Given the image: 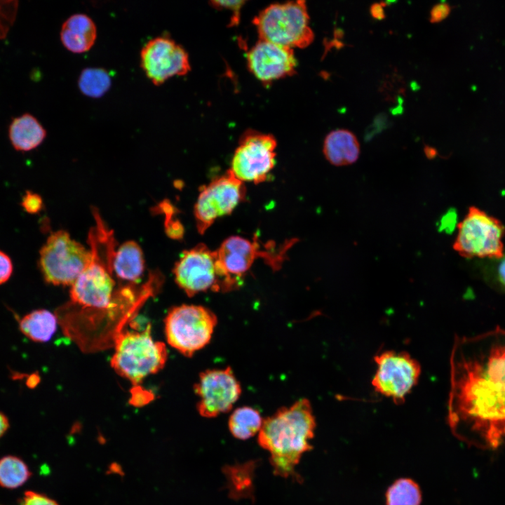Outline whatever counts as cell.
<instances>
[{
    "mask_svg": "<svg viewBox=\"0 0 505 505\" xmlns=\"http://www.w3.org/2000/svg\"><path fill=\"white\" fill-rule=\"evenodd\" d=\"M8 135L16 150L28 152L41 144L46 136V131L34 116L25 114L12 121Z\"/></svg>",
    "mask_w": 505,
    "mask_h": 505,
    "instance_id": "obj_20",
    "label": "cell"
},
{
    "mask_svg": "<svg viewBox=\"0 0 505 505\" xmlns=\"http://www.w3.org/2000/svg\"><path fill=\"white\" fill-rule=\"evenodd\" d=\"M386 505H420L422 494L419 485L410 478H400L388 489Z\"/></svg>",
    "mask_w": 505,
    "mask_h": 505,
    "instance_id": "obj_26",
    "label": "cell"
},
{
    "mask_svg": "<svg viewBox=\"0 0 505 505\" xmlns=\"http://www.w3.org/2000/svg\"><path fill=\"white\" fill-rule=\"evenodd\" d=\"M194 391L198 413L213 418L230 411L241 393V386L231 367L206 370L199 375Z\"/></svg>",
    "mask_w": 505,
    "mask_h": 505,
    "instance_id": "obj_15",
    "label": "cell"
},
{
    "mask_svg": "<svg viewBox=\"0 0 505 505\" xmlns=\"http://www.w3.org/2000/svg\"><path fill=\"white\" fill-rule=\"evenodd\" d=\"M13 272V264L11 258L0 250V285L6 282Z\"/></svg>",
    "mask_w": 505,
    "mask_h": 505,
    "instance_id": "obj_34",
    "label": "cell"
},
{
    "mask_svg": "<svg viewBox=\"0 0 505 505\" xmlns=\"http://www.w3.org/2000/svg\"><path fill=\"white\" fill-rule=\"evenodd\" d=\"M290 241L281 250H262L256 241H250L238 236L227 238L215 250L219 272L222 281V292H229L241 286L243 277L258 257L272 268L278 269L285 259L284 255L293 243Z\"/></svg>",
    "mask_w": 505,
    "mask_h": 505,
    "instance_id": "obj_7",
    "label": "cell"
},
{
    "mask_svg": "<svg viewBox=\"0 0 505 505\" xmlns=\"http://www.w3.org/2000/svg\"><path fill=\"white\" fill-rule=\"evenodd\" d=\"M245 196L243 182L230 170L203 187L194 207L198 231L204 234L217 218L231 213Z\"/></svg>",
    "mask_w": 505,
    "mask_h": 505,
    "instance_id": "obj_13",
    "label": "cell"
},
{
    "mask_svg": "<svg viewBox=\"0 0 505 505\" xmlns=\"http://www.w3.org/2000/svg\"><path fill=\"white\" fill-rule=\"evenodd\" d=\"M18 1H0V39H4L15 22Z\"/></svg>",
    "mask_w": 505,
    "mask_h": 505,
    "instance_id": "obj_28",
    "label": "cell"
},
{
    "mask_svg": "<svg viewBox=\"0 0 505 505\" xmlns=\"http://www.w3.org/2000/svg\"><path fill=\"white\" fill-rule=\"evenodd\" d=\"M217 323L216 315L203 306L174 307L164 319L166 337L172 347L191 357L210 342Z\"/></svg>",
    "mask_w": 505,
    "mask_h": 505,
    "instance_id": "obj_5",
    "label": "cell"
},
{
    "mask_svg": "<svg viewBox=\"0 0 505 505\" xmlns=\"http://www.w3.org/2000/svg\"><path fill=\"white\" fill-rule=\"evenodd\" d=\"M140 67L146 76L157 86L191 70L187 52L168 36L154 37L143 46L140 50Z\"/></svg>",
    "mask_w": 505,
    "mask_h": 505,
    "instance_id": "obj_14",
    "label": "cell"
},
{
    "mask_svg": "<svg viewBox=\"0 0 505 505\" xmlns=\"http://www.w3.org/2000/svg\"><path fill=\"white\" fill-rule=\"evenodd\" d=\"M323 154L332 165L343 166L355 163L360 155V144L356 135L345 129L331 131L323 143Z\"/></svg>",
    "mask_w": 505,
    "mask_h": 505,
    "instance_id": "obj_19",
    "label": "cell"
},
{
    "mask_svg": "<svg viewBox=\"0 0 505 505\" xmlns=\"http://www.w3.org/2000/svg\"><path fill=\"white\" fill-rule=\"evenodd\" d=\"M276 140L270 134L246 130L239 140L229 169L241 182H264L275 165Z\"/></svg>",
    "mask_w": 505,
    "mask_h": 505,
    "instance_id": "obj_10",
    "label": "cell"
},
{
    "mask_svg": "<svg viewBox=\"0 0 505 505\" xmlns=\"http://www.w3.org/2000/svg\"><path fill=\"white\" fill-rule=\"evenodd\" d=\"M9 427L8 418L0 412V438L4 435Z\"/></svg>",
    "mask_w": 505,
    "mask_h": 505,
    "instance_id": "obj_37",
    "label": "cell"
},
{
    "mask_svg": "<svg viewBox=\"0 0 505 505\" xmlns=\"http://www.w3.org/2000/svg\"><path fill=\"white\" fill-rule=\"evenodd\" d=\"M455 222L456 213L454 211L449 210L443 215L439 224V230H443L449 233L454 229Z\"/></svg>",
    "mask_w": 505,
    "mask_h": 505,
    "instance_id": "obj_35",
    "label": "cell"
},
{
    "mask_svg": "<svg viewBox=\"0 0 505 505\" xmlns=\"http://www.w3.org/2000/svg\"><path fill=\"white\" fill-rule=\"evenodd\" d=\"M105 248V262L109 271L119 279L136 282L144 271V260L140 246L133 241H128L116 250V241L109 233L101 241Z\"/></svg>",
    "mask_w": 505,
    "mask_h": 505,
    "instance_id": "obj_17",
    "label": "cell"
},
{
    "mask_svg": "<svg viewBox=\"0 0 505 505\" xmlns=\"http://www.w3.org/2000/svg\"><path fill=\"white\" fill-rule=\"evenodd\" d=\"M264 419L260 412L252 407L236 408L230 415L228 427L231 435L239 440H247L259 433Z\"/></svg>",
    "mask_w": 505,
    "mask_h": 505,
    "instance_id": "obj_23",
    "label": "cell"
},
{
    "mask_svg": "<svg viewBox=\"0 0 505 505\" xmlns=\"http://www.w3.org/2000/svg\"><path fill=\"white\" fill-rule=\"evenodd\" d=\"M173 273L176 283L189 297L208 290L222 292L216 252L204 244L185 250L175 263Z\"/></svg>",
    "mask_w": 505,
    "mask_h": 505,
    "instance_id": "obj_12",
    "label": "cell"
},
{
    "mask_svg": "<svg viewBox=\"0 0 505 505\" xmlns=\"http://www.w3.org/2000/svg\"><path fill=\"white\" fill-rule=\"evenodd\" d=\"M32 473L27 464L20 458L8 455L0 459V486L15 489L25 484Z\"/></svg>",
    "mask_w": 505,
    "mask_h": 505,
    "instance_id": "obj_25",
    "label": "cell"
},
{
    "mask_svg": "<svg viewBox=\"0 0 505 505\" xmlns=\"http://www.w3.org/2000/svg\"><path fill=\"white\" fill-rule=\"evenodd\" d=\"M424 152H425L426 157H428L429 159H432V158L435 157L437 154L436 150L434 148L429 147V146H425Z\"/></svg>",
    "mask_w": 505,
    "mask_h": 505,
    "instance_id": "obj_38",
    "label": "cell"
},
{
    "mask_svg": "<svg viewBox=\"0 0 505 505\" xmlns=\"http://www.w3.org/2000/svg\"><path fill=\"white\" fill-rule=\"evenodd\" d=\"M371 16L377 20H384L386 17L384 6L382 3H374L370 6V8Z\"/></svg>",
    "mask_w": 505,
    "mask_h": 505,
    "instance_id": "obj_36",
    "label": "cell"
},
{
    "mask_svg": "<svg viewBox=\"0 0 505 505\" xmlns=\"http://www.w3.org/2000/svg\"><path fill=\"white\" fill-rule=\"evenodd\" d=\"M450 11V6L445 2L436 4L430 11L429 20L431 23L440 22L448 17Z\"/></svg>",
    "mask_w": 505,
    "mask_h": 505,
    "instance_id": "obj_33",
    "label": "cell"
},
{
    "mask_svg": "<svg viewBox=\"0 0 505 505\" xmlns=\"http://www.w3.org/2000/svg\"><path fill=\"white\" fill-rule=\"evenodd\" d=\"M168 358L166 345L151 336V325L142 332H120L115 339L111 365L134 385L163 369Z\"/></svg>",
    "mask_w": 505,
    "mask_h": 505,
    "instance_id": "obj_3",
    "label": "cell"
},
{
    "mask_svg": "<svg viewBox=\"0 0 505 505\" xmlns=\"http://www.w3.org/2000/svg\"><path fill=\"white\" fill-rule=\"evenodd\" d=\"M374 361L377 369L371 384L375 391L397 405L403 403L418 382L420 364L408 353L393 350L377 354Z\"/></svg>",
    "mask_w": 505,
    "mask_h": 505,
    "instance_id": "obj_9",
    "label": "cell"
},
{
    "mask_svg": "<svg viewBox=\"0 0 505 505\" xmlns=\"http://www.w3.org/2000/svg\"><path fill=\"white\" fill-rule=\"evenodd\" d=\"M505 227L497 218L471 206L457 224L454 250L466 258L498 260L504 254Z\"/></svg>",
    "mask_w": 505,
    "mask_h": 505,
    "instance_id": "obj_6",
    "label": "cell"
},
{
    "mask_svg": "<svg viewBox=\"0 0 505 505\" xmlns=\"http://www.w3.org/2000/svg\"><path fill=\"white\" fill-rule=\"evenodd\" d=\"M78 86L84 95L98 98L109 90L112 86V77L104 68L87 67L81 72Z\"/></svg>",
    "mask_w": 505,
    "mask_h": 505,
    "instance_id": "obj_24",
    "label": "cell"
},
{
    "mask_svg": "<svg viewBox=\"0 0 505 505\" xmlns=\"http://www.w3.org/2000/svg\"><path fill=\"white\" fill-rule=\"evenodd\" d=\"M316 419L309 400L301 398L264 419L257 442L269 454L275 476L297 481L296 472L302 455L311 450Z\"/></svg>",
    "mask_w": 505,
    "mask_h": 505,
    "instance_id": "obj_2",
    "label": "cell"
},
{
    "mask_svg": "<svg viewBox=\"0 0 505 505\" xmlns=\"http://www.w3.org/2000/svg\"><path fill=\"white\" fill-rule=\"evenodd\" d=\"M90 250L59 230L53 232L39 252V267L46 282L55 285H72L86 267Z\"/></svg>",
    "mask_w": 505,
    "mask_h": 505,
    "instance_id": "obj_8",
    "label": "cell"
},
{
    "mask_svg": "<svg viewBox=\"0 0 505 505\" xmlns=\"http://www.w3.org/2000/svg\"><path fill=\"white\" fill-rule=\"evenodd\" d=\"M60 36L67 50L74 53H83L94 45L97 39V27L88 15L75 13L63 22Z\"/></svg>",
    "mask_w": 505,
    "mask_h": 505,
    "instance_id": "obj_18",
    "label": "cell"
},
{
    "mask_svg": "<svg viewBox=\"0 0 505 505\" xmlns=\"http://www.w3.org/2000/svg\"><path fill=\"white\" fill-rule=\"evenodd\" d=\"M88 242L90 260L72 285L70 297L74 303L84 307L105 309L112 303L115 282L100 255L94 229L90 231Z\"/></svg>",
    "mask_w": 505,
    "mask_h": 505,
    "instance_id": "obj_11",
    "label": "cell"
},
{
    "mask_svg": "<svg viewBox=\"0 0 505 505\" xmlns=\"http://www.w3.org/2000/svg\"><path fill=\"white\" fill-rule=\"evenodd\" d=\"M388 125L389 119L387 116L384 113L378 114L375 118L372 123L367 128L365 132V139H372L375 135L386 128Z\"/></svg>",
    "mask_w": 505,
    "mask_h": 505,
    "instance_id": "obj_32",
    "label": "cell"
},
{
    "mask_svg": "<svg viewBox=\"0 0 505 505\" xmlns=\"http://www.w3.org/2000/svg\"><path fill=\"white\" fill-rule=\"evenodd\" d=\"M21 204L27 213L36 214L41 210L43 201L39 194L30 191H27L22 196Z\"/></svg>",
    "mask_w": 505,
    "mask_h": 505,
    "instance_id": "obj_31",
    "label": "cell"
},
{
    "mask_svg": "<svg viewBox=\"0 0 505 505\" xmlns=\"http://www.w3.org/2000/svg\"><path fill=\"white\" fill-rule=\"evenodd\" d=\"M19 505H59L57 501L48 496L35 492L28 490L24 493Z\"/></svg>",
    "mask_w": 505,
    "mask_h": 505,
    "instance_id": "obj_29",
    "label": "cell"
},
{
    "mask_svg": "<svg viewBox=\"0 0 505 505\" xmlns=\"http://www.w3.org/2000/svg\"><path fill=\"white\" fill-rule=\"evenodd\" d=\"M211 5L216 8L228 9L232 11L230 26L236 25L239 22L240 11L245 3L244 1H212Z\"/></svg>",
    "mask_w": 505,
    "mask_h": 505,
    "instance_id": "obj_30",
    "label": "cell"
},
{
    "mask_svg": "<svg viewBox=\"0 0 505 505\" xmlns=\"http://www.w3.org/2000/svg\"><path fill=\"white\" fill-rule=\"evenodd\" d=\"M484 281L491 288L505 293V252L498 260H491L482 270Z\"/></svg>",
    "mask_w": 505,
    "mask_h": 505,
    "instance_id": "obj_27",
    "label": "cell"
},
{
    "mask_svg": "<svg viewBox=\"0 0 505 505\" xmlns=\"http://www.w3.org/2000/svg\"><path fill=\"white\" fill-rule=\"evenodd\" d=\"M253 23L260 39L285 47L303 48L314 39L304 1L271 4L254 18Z\"/></svg>",
    "mask_w": 505,
    "mask_h": 505,
    "instance_id": "obj_4",
    "label": "cell"
},
{
    "mask_svg": "<svg viewBox=\"0 0 505 505\" xmlns=\"http://www.w3.org/2000/svg\"><path fill=\"white\" fill-rule=\"evenodd\" d=\"M447 422L454 436L480 449L505 443V330L454 337Z\"/></svg>",
    "mask_w": 505,
    "mask_h": 505,
    "instance_id": "obj_1",
    "label": "cell"
},
{
    "mask_svg": "<svg viewBox=\"0 0 505 505\" xmlns=\"http://www.w3.org/2000/svg\"><path fill=\"white\" fill-rule=\"evenodd\" d=\"M250 72L267 84L292 75L297 67L293 49L259 39L247 53Z\"/></svg>",
    "mask_w": 505,
    "mask_h": 505,
    "instance_id": "obj_16",
    "label": "cell"
},
{
    "mask_svg": "<svg viewBox=\"0 0 505 505\" xmlns=\"http://www.w3.org/2000/svg\"><path fill=\"white\" fill-rule=\"evenodd\" d=\"M255 462L225 466L223 472L227 487L231 499H252L254 490L253 479Z\"/></svg>",
    "mask_w": 505,
    "mask_h": 505,
    "instance_id": "obj_21",
    "label": "cell"
},
{
    "mask_svg": "<svg viewBox=\"0 0 505 505\" xmlns=\"http://www.w3.org/2000/svg\"><path fill=\"white\" fill-rule=\"evenodd\" d=\"M58 318L46 309L34 310L25 315L19 323L20 331L27 338L37 342H46L55 332Z\"/></svg>",
    "mask_w": 505,
    "mask_h": 505,
    "instance_id": "obj_22",
    "label": "cell"
}]
</instances>
